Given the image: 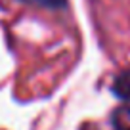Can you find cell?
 I'll use <instances>...</instances> for the list:
<instances>
[{
    "instance_id": "obj_2",
    "label": "cell",
    "mask_w": 130,
    "mask_h": 130,
    "mask_svg": "<svg viewBox=\"0 0 130 130\" xmlns=\"http://www.w3.org/2000/svg\"><path fill=\"white\" fill-rule=\"evenodd\" d=\"M115 130H130V107H119L111 117Z\"/></svg>"
},
{
    "instance_id": "obj_3",
    "label": "cell",
    "mask_w": 130,
    "mask_h": 130,
    "mask_svg": "<svg viewBox=\"0 0 130 130\" xmlns=\"http://www.w3.org/2000/svg\"><path fill=\"white\" fill-rule=\"evenodd\" d=\"M21 4H29V6H38V8H46V10H65L67 8V0H17Z\"/></svg>"
},
{
    "instance_id": "obj_1",
    "label": "cell",
    "mask_w": 130,
    "mask_h": 130,
    "mask_svg": "<svg viewBox=\"0 0 130 130\" xmlns=\"http://www.w3.org/2000/svg\"><path fill=\"white\" fill-rule=\"evenodd\" d=\"M111 92L121 100V102H130V69H124L113 78Z\"/></svg>"
}]
</instances>
